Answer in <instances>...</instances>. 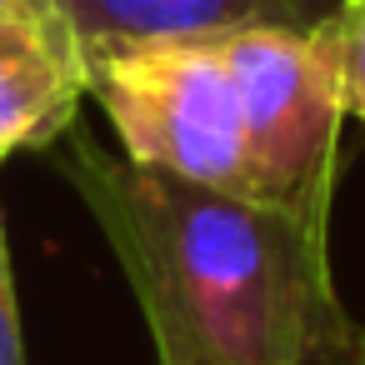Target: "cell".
<instances>
[{"instance_id":"obj_1","label":"cell","mask_w":365,"mask_h":365,"mask_svg":"<svg viewBox=\"0 0 365 365\" xmlns=\"http://www.w3.org/2000/svg\"><path fill=\"white\" fill-rule=\"evenodd\" d=\"M66 180L115 250L155 365H350L330 240L275 205L110 155L71 125Z\"/></svg>"},{"instance_id":"obj_2","label":"cell","mask_w":365,"mask_h":365,"mask_svg":"<svg viewBox=\"0 0 365 365\" xmlns=\"http://www.w3.org/2000/svg\"><path fill=\"white\" fill-rule=\"evenodd\" d=\"M215 41L240 91L245 195L285 210L310 235L330 240L345 106L335 91L325 26L315 31L250 26Z\"/></svg>"},{"instance_id":"obj_3","label":"cell","mask_w":365,"mask_h":365,"mask_svg":"<svg viewBox=\"0 0 365 365\" xmlns=\"http://www.w3.org/2000/svg\"><path fill=\"white\" fill-rule=\"evenodd\" d=\"M86 96L115 125L125 160L245 195L240 91L215 36L106 51L86 66Z\"/></svg>"},{"instance_id":"obj_4","label":"cell","mask_w":365,"mask_h":365,"mask_svg":"<svg viewBox=\"0 0 365 365\" xmlns=\"http://www.w3.org/2000/svg\"><path fill=\"white\" fill-rule=\"evenodd\" d=\"M66 26L91 66L106 51L135 41H175V36H230L250 26L315 31L340 0H61Z\"/></svg>"},{"instance_id":"obj_5","label":"cell","mask_w":365,"mask_h":365,"mask_svg":"<svg viewBox=\"0 0 365 365\" xmlns=\"http://www.w3.org/2000/svg\"><path fill=\"white\" fill-rule=\"evenodd\" d=\"M86 101V61L66 21H0V160L56 145Z\"/></svg>"},{"instance_id":"obj_6","label":"cell","mask_w":365,"mask_h":365,"mask_svg":"<svg viewBox=\"0 0 365 365\" xmlns=\"http://www.w3.org/2000/svg\"><path fill=\"white\" fill-rule=\"evenodd\" d=\"M330 61H335V91L350 120L365 125V0H340V11L325 21Z\"/></svg>"},{"instance_id":"obj_7","label":"cell","mask_w":365,"mask_h":365,"mask_svg":"<svg viewBox=\"0 0 365 365\" xmlns=\"http://www.w3.org/2000/svg\"><path fill=\"white\" fill-rule=\"evenodd\" d=\"M0 365H31L26 335H21V305H16V270H11V235L0 210Z\"/></svg>"},{"instance_id":"obj_8","label":"cell","mask_w":365,"mask_h":365,"mask_svg":"<svg viewBox=\"0 0 365 365\" xmlns=\"http://www.w3.org/2000/svg\"><path fill=\"white\" fill-rule=\"evenodd\" d=\"M0 21H66L61 0H0Z\"/></svg>"},{"instance_id":"obj_9","label":"cell","mask_w":365,"mask_h":365,"mask_svg":"<svg viewBox=\"0 0 365 365\" xmlns=\"http://www.w3.org/2000/svg\"><path fill=\"white\" fill-rule=\"evenodd\" d=\"M350 365H365V330H360V340H355V355H350Z\"/></svg>"}]
</instances>
